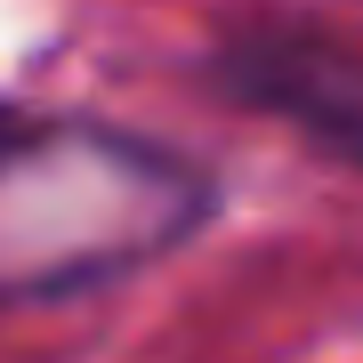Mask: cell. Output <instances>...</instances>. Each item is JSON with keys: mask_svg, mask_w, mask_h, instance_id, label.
<instances>
[{"mask_svg": "<svg viewBox=\"0 0 363 363\" xmlns=\"http://www.w3.org/2000/svg\"><path fill=\"white\" fill-rule=\"evenodd\" d=\"M202 210L186 162L113 130H16L0 145V298L121 274Z\"/></svg>", "mask_w": 363, "mask_h": 363, "instance_id": "obj_1", "label": "cell"}, {"mask_svg": "<svg viewBox=\"0 0 363 363\" xmlns=\"http://www.w3.org/2000/svg\"><path fill=\"white\" fill-rule=\"evenodd\" d=\"M218 81L259 113L307 130L315 145L363 162V57L323 49V40H242L218 57Z\"/></svg>", "mask_w": 363, "mask_h": 363, "instance_id": "obj_2", "label": "cell"}, {"mask_svg": "<svg viewBox=\"0 0 363 363\" xmlns=\"http://www.w3.org/2000/svg\"><path fill=\"white\" fill-rule=\"evenodd\" d=\"M16 130H25V121H9V105H0V145H9V138H16Z\"/></svg>", "mask_w": 363, "mask_h": 363, "instance_id": "obj_3", "label": "cell"}]
</instances>
